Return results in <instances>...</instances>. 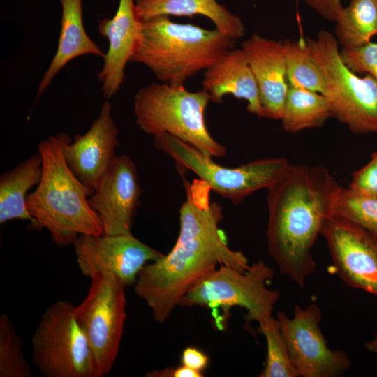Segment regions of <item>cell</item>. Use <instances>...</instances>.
Returning <instances> with one entry per match:
<instances>
[{
	"mask_svg": "<svg viewBox=\"0 0 377 377\" xmlns=\"http://www.w3.org/2000/svg\"><path fill=\"white\" fill-rule=\"evenodd\" d=\"M286 77L289 87L304 88L325 95L324 73L303 39L283 41Z\"/></svg>",
	"mask_w": 377,
	"mask_h": 377,
	"instance_id": "obj_24",
	"label": "cell"
},
{
	"mask_svg": "<svg viewBox=\"0 0 377 377\" xmlns=\"http://www.w3.org/2000/svg\"><path fill=\"white\" fill-rule=\"evenodd\" d=\"M332 116L325 96L304 88L289 87L281 118L290 133L321 127Z\"/></svg>",
	"mask_w": 377,
	"mask_h": 377,
	"instance_id": "obj_22",
	"label": "cell"
},
{
	"mask_svg": "<svg viewBox=\"0 0 377 377\" xmlns=\"http://www.w3.org/2000/svg\"><path fill=\"white\" fill-rule=\"evenodd\" d=\"M321 17L331 22H337L344 7L342 0H303Z\"/></svg>",
	"mask_w": 377,
	"mask_h": 377,
	"instance_id": "obj_30",
	"label": "cell"
},
{
	"mask_svg": "<svg viewBox=\"0 0 377 377\" xmlns=\"http://www.w3.org/2000/svg\"><path fill=\"white\" fill-rule=\"evenodd\" d=\"M142 25L135 0H119L114 15L99 22L98 31L108 40L103 68L97 75L105 99L112 98L119 90L125 77L126 66L140 44Z\"/></svg>",
	"mask_w": 377,
	"mask_h": 377,
	"instance_id": "obj_16",
	"label": "cell"
},
{
	"mask_svg": "<svg viewBox=\"0 0 377 377\" xmlns=\"http://www.w3.org/2000/svg\"><path fill=\"white\" fill-rule=\"evenodd\" d=\"M338 186L324 166L290 163L267 189V251L281 274L300 288L315 272L312 249Z\"/></svg>",
	"mask_w": 377,
	"mask_h": 377,
	"instance_id": "obj_2",
	"label": "cell"
},
{
	"mask_svg": "<svg viewBox=\"0 0 377 377\" xmlns=\"http://www.w3.org/2000/svg\"><path fill=\"white\" fill-rule=\"evenodd\" d=\"M182 364L202 372L209 364V357L204 352L194 346H188L182 351Z\"/></svg>",
	"mask_w": 377,
	"mask_h": 377,
	"instance_id": "obj_31",
	"label": "cell"
},
{
	"mask_svg": "<svg viewBox=\"0 0 377 377\" xmlns=\"http://www.w3.org/2000/svg\"><path fill=\"white\" fill-rule=\"evenodd\" d=\"M339 55L343 64L355 73H368L377 82V43L358 47H342Z\"/></svg>",
	"mask_w": 377,
	"mask_h": 377,
	"instance_id": "obj_28",
	"label": "cell"
},
{
	"mask_svg": "<svg viewBox=\"0 0 377 377\" xmlns=\"http://www.w3.org/2000/svg\"><path fill=\"white\" fill-rule=\"evenodd\" d=\"M22 341L6 313L0 316V377H31Z\"/></svg>",
	"mask_w": 377,
	"mask_h": 377,
	"instance_id": "obj_27",
	"label": "cell"
},
{
	"mask_svg": "<svg viewBox=\"0 0 377 377\" xmlns=\"http://www.w3.org/2000/svg\"><path fill=\"white\" fill-rule=\"evenodd\" d=\"M348 187L352 190L377 198V150L370 160L352 175Z\"/></svg>",
	"mask_w": 377,
	"mask_h": 377,
	"instance_id": "obj_29",
	"label": "cell"
},
{
	"mask_svg": "<svg viewBox=\"0 0 377 377\" xmlns=\"http://www.w3.org/2000/svg\"><path fill=\"white\" fill-rule=\"evenodd\" d=\"M210 101L203 89L189 91L182 86L153 82L135 94V123L152 136L168 133L212 157L225 156L226 148L209 132L205 118Z\"/></svg>",
	"mask_w": 377,
	"mask_h": 377,
	"instance_id": "obj_5",
	"label": "cell"
},
{
	"mask_svg": "<svg viewBox=\"0 0 377 377\" xmlns=\"http://www.w3.org/2000/svg\"><path fill=\"white\" fill-rule=\"evenodd\" d=\"M330 214L353 222L377 235V198L339 184L331 202Z\"/></svg>",
	"mask_w": 377,
	"mask_h": 377,
	"instance_id": "obj_25",
	"label": "cell"
},
{
	"mask_svg": "<svg viewBox=\"0 0 377 377\" xmlns=\"http://www.w3.org/2000/svg\"><path fill=\"white\" fill-rule=\"evenodd\" d=\"M242 49L258 87L263 117L281 119L289 88L283 41L253 34Z\"/></svg>",
	"mask_w": 377,
	"mask_h": 377,
	"instance_id": "obj_17",
	"label": "cell"
},
{
	"mask_svg": "<svg viewBox=\"0 0 377 377\" xmlns=\"http://www.w3.org/2000/svg\"><path fill=\"white\" fill-rule=\"evenodd\" d=\"M138 14L142 21L161 15H202L216 29L232 38H242L246 29L242 20L216 0H135Z\"/></svg>",
	"mask_w": 377,
	"mask_h": 377,
	"instance_id": "obj_20",
	"label": "cell"
},
{
	"mask_svg": "<svg viewBox=\"0 0 377 377\" xmlns=\"http://www.w3.org/2000/svg\"><path fill=\"white\" fill-rule=\"evenodd\" d=\"M140 195L136 165L128 155H117L88 199L100 218L104 235L131 232Z\"/></svg>",
	"mask_w": 377,
	"mask_h": 377,
	"instance_id": "obj_14",
	"label": "cell"
},
{
	"mask_svg": "<svg viewBox=\"0 0 377 377\" xmlns=\"http://www.w3.org/2000/svg\"><path fill=\"white\" fill-rule=\"evenodd\" d=\"M202 84L211 101L221 103L225 95L231 94L246 100L250 113L263 117L258 87L242 49L230 50L207 68Z\"/></svg>",
	"mask_w": 377,
	"mask_h": 377,
	"instance_id": "obj_18",
	"label": "cell"
},
{
	"mask_svg": "<svg viewBox=\"0 0 377 377\" xmlns=\"http://www.w3.org/2000/svg\"><path fill=\"white\" fill-rule=\"evenodd\" d=\"M31 359L45 377H99L75 306L66 300L43 312L32 335Z\"/></svg>",
	"mask_w": 377,
	"mask_h": 377,
	"instance_id": "obj_7",
	"label": "cell"
},
{
	"mask_svg": "<svg viewBox=\"0 0 377 377\" xmlns=\"http://www.w3.org/2000/svg\"><path fill=\"white\" fill-rule=\"evenodd\" d=\"M335 23L334 36L342 47L371 42L377 35V0H352Z\"/></svg>",
	"mask_w": 377,
	"mask_h": 377,
	"instance_id": "obj_23",
	"label": "cell"
},
{
	"mask_svg": "<svg viewBox=\"0 0 377 377\" xmlns=\"http://www.w3.org/2000/svg\"><path fill=\"white\" fill-rule=\"evenodd\" d=\"M153 138L156 148L172 158L179 172H193L212 191L235 205L260 189H267L290 163L284 158H267L228 168L168 133Z\"/></svg>",
	"mask_w": 377,
	"mask_h": 377,
	"instance_id": "obj_8",
	"label": "cell"
},
{
	"mask_svg": "<svg viewBox=\"0 0 377 377\" xmlns=\"http://www.w3.org/2000/svg\"><path fill=\"white\" fill-rule=\"evenodd\" d=\"M83 301L75 306L77 319L89 341L99 377L112 369L127 314L126 286L111 274H96Z\"/></svg>",
	"mask_w": 377,
	"mask_h": 377,
	"instance_id": "obj_10",
	"label": "cell"
},
{
	"mask_svg": "<svg viewBox=\"0 0 377 377\" xmlns=\"http://www.w3.org/2000/svg\"><path fill=\"white\" fill-rule=\"evenodd\" d=\"M77 267L89 277L111 274L126 287L134 286L142 269L163 254L132 233L83 235L73 244Z\"/></svg>",
	"mask_w": 377,
	"mask_h": 377,
	"instance_id": "obj_13",
	"label": "cell"
},
{
	"mask_svg": "<svg viewBox=\"0 0 377 377\" xmlns=\"http://www.w3.org/2000/svg\"><path fill=\"white\" fill-rule=\"evenodd\" d=\"M70 140L59 133L38 144L42 176L27 198L35 228H46L58 246L73 244L80 235L103 234L100 218L88 201L94 191L75 176L64 158L63 148Z\"/></svg>",
	"mask_w": 377,
	"mask_h": 377,
	"instance_id": "obj_3",
	"label": "cell"
},
{
	"mask_svg": "<svg viewBox=\"0 0 377 377\" xmlns=\"http://www.w3.org/2000/svg\"><path fill=\"white\" fill-rule=\"evenodd\" d=\"M292 362L302 377H336L347 371L351 361L341 350H331L320 328L322 311L316 304L294 307L289 318L284 311L276 318Z\"/></svg>",
	"mask_w": 377,
	"mask_h": 377,
	"instance_id": "obj_11",
	"label": "cell"
},
{
	"mask_svg": "<svg viewBox=\"0 0 377 377\" xmlns=\"http://www.w3.org/2000/svg\"><path fill=\"white\" fill-rule=\"evenodd\" d=\"M320 235L339 278L351 288L377 296V235L330 214Z\"/></svg>",
	"mask_w": 377,
	"mask_h": 377,
	"instance_id": "obj_12",
	"label": "cell"
},
{
	"mask_svg": "<svg viewBox=\"0 0 377 377\" xmlns=\"http://www.w3.org/2000/svg\"><path fill=\"white\" fill-rule=\"evenodd\" d=\"M307 45L327 82L325 95L332 114L355 134L377 133V82L370 75L359 77L341 61L338 42L320 30Z\"/></svg>",
	"mask_w": 377,
	"mask_h": 377,
	"instance_id": "obj_6",
	"label": "cell"
},
{
	"mask_svg": "<svg viewBox=\"0 0 377 377\" xmlns=\"http://www.w3.org/2000/svg\"><path fill=\"white\" fill-rule=\"evenodd\" d=\"M235 40L215 29L171 21L161 15L143 21L140 44L131 61L147 66L161 83L182 86L232 50Z\"/></svg>",
	"mask_w": 377,
	"mask_h": 377,
	"instance_id": "obj_4",
	"label": "cell"
},
{
	"mask_svg": "<svg viewBox=\"0 0 377 377\" xmlns=\"http://www.w3.org/2000/svg\"><path fill=\"white\" fill-rule=\"evenodd\" d=\"M43 161L38 152L0 177V223L12 220L35 221L27 207L29 191L38 185L42 176Z\"/></svg>",
	"mask_w": 377,
	"mask_h": 377,
	"instance_id": "obj_21",
	"label": "cell"
},
{
	"mask_svg": "<svg viewBox=\"0 0 377 377\" xmlns=\"http://www.w3.org/2000/svg\"><path fill=\"white\" fill-rule=\"evenodd\" d=\"M202 372L192 369L184 364L176 368L153 370L147 373V377H202Z\"/></svg>",
	"mask_w": 377,
	"mask_h": 377,
	"instance_id": "obj_32",
	"label": "cell"
},
{
	"mask_svg": "<svg viewBox=\"0 0 377 377\" xmlns=\"http://www.w3.org/2000/svg\"><path fill=\"white\" fill-rule=\"evenodd\" d=\"M258 332L266 341L265 366L260 377H298L288 348L276 318L269 317L258 323Z\"/></svg>",
	"mask_w": 377,
	"mask_h": 377,
	"instance_id": "obj_26",
	"label": "cell"
},
{
	"mask_svg": "<svg viewBox=\"0 0 377 377\" xmlns=\"http://www.w3.org/2000/svg\"><path fill=\"white\" fill-rule=\"evenodd\" d=\"M186 200L179 209V232L172 249L140 272L134 292L150 309L153 319L165 323L184 295L219 265L246 271V256L232 250L219 228L221 206L210 200L211 188L197 179L184 182Z\"/></svg>",
	"mask_w": 377,
	"mask_h": 377,
	"instance_id": "obj_1",
	"label": "cell"
},
{
	"mask_svg": "<svg viewBox=\"0 0 377 377\" xmlns=\"http://www.w3.org/2000/svg\"><path fill=\"white\" fill-rule=\"evenodd\" d=\"M59 1L61 6V20L57 49L39 83L37 98L43 94L56 75L73 59L85 54L103 59L105 56L86 32L82 0Z\"/></svg>",
	"mask_w": 377,
	"mask_h": 377,
	"instance_id": "obj_19",
	"label": "cell"
},
{
	"mask_svg": "<svg viewBox=\"0 0 377 377\" xmlns=\"http://www.w3.org/2000/svg\"><path fill=\"white\" fill-rule=\"evenodd\" d=\"M274 276V269L263 260L250 265L244 272L219 265L197 281L178 306L207 309L238 306L246 310L248 322L258 324L272 316L280 298L279 290L267 288Z\"/></svg>",
	"mask_w": 377,
	"mask_h": 377,
	"instance_id": "obj_9",
	"label": "cell"
},
{
	"mask_svg": "<svg viewBox=\"0 0 377 377\" xmlns=\"http://www.w3.org/2000/svg\"><path fill=\"white\" fill-rule=\"evenodd\" d=\"M119 131L112 116V106L105 101L89 130L68 140L64 146L66 161L75 176L93 191L107 172L119 145Z\"/></svg>",
	"mask_w": 377,
	"mask_h": 377,
	"instance_id": "obj_15",
	"label": "cell"
},
{
	"mask_svg": "<svg viewBox=\"0 0 377 377\" xmlns=\"http://www.w3.org/2000/svg\"><path fill=\"white\" fill-rule=\"evenodd\" d=\"M364 347L368 352L377 353V332L373 339L366 343Z\"/></svg>",
	"mask_w": 377,
	"mask_h": 377,
	"instance_id": "obj_33",
	"label": "cell"
}]
</instances>
